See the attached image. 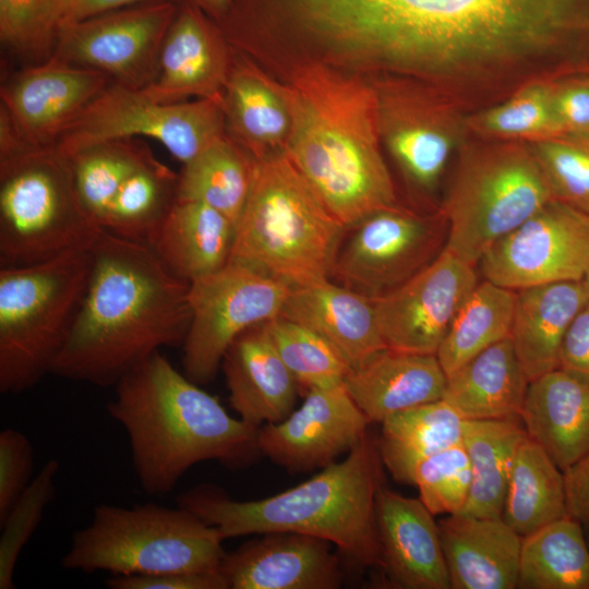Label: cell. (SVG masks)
<instances>
[{
  "mask_svg": "<svg viewBox=\"0 0 589 589\" xmlns=\"http://www.w3.org/2000/svg\"><path fill=\"white\" fill-rule=\"evenodd\" d=\"M478 266L484 279L514 291L582 280L589 268V216L552 199L495 242Z\"/></svg>",
  "mask_w": 589,
  "mask_h": 589,
  "instance_id": "obj_16",
  "label": "cell"
},
{
  "mask_svg": "<svg viewBox=\"0 0 589 589\" xmlns=\"http://www.w3.org/2000/svg\"><path fill=\"white\" fill-rule=\"evenodd\" d=\"M224 134V97L161 104L141 89L112 82L65 128L53 147L70 157L100 142L146 136L185 164Z\"/></svg>",
  "mask_w": 589,
  "mask_h": 589,
  "instance_id": "obj_11",
  "label": "cell"
},
{
  "mask_svg": "<svg viewBox=\"0 0 589 589\" xmlns=\"http://www.w3.org/2000/svg\"><path fill=\"white\" fill-rule=\"evenodd\" d=\"M291 289L230 262L191 281L192 315L182 344L184 374L199 385L211 382L232 341L250 327L279 316Z\"/></svg>",
  "mask_w": 589,
  "mask_h": 589,
  "instance_id": "obj_14",
  "label": "cell"
},
{
  "mask_svg": "<svg viewBox=\"0 0 589 589\" xmlns=\"http://www.w3.org/2000/svg\"><path fill=\"white\" fill-rule=\"evenodd\" d=\"M254 165L255 157L224 134L183 164L177 200L205 203L237 227L250 194Z\"/></svg>",
  "mask_w": 589,
  "mask_h": 589,
  "instance_id": "obj_34",
  "label": "cell"
},
{
  "mask_svg": "<svg viewBox=\"0 0 589 589\" xmlns=\"http://www.w3.org/2000/svg\"><path fill=\"white\" fill-rule=\"evenodd\" d=\"M236 230L209 205L176 200L148 247L171 274L191 283L229 263Z\"/></svg>",
  "mask_w": 589,
  "mask_h": 589,
  "instance_id": "obj_29",
  "label": "cell"
},
{
  "mask_svg": "<svg viewBox=\"0 0 589 589\" xmlns=\"http://www.w3.org/2000/svg\"><path fill=\"white\" fill-rule=\"evenodd\" d=\"M558 369L589 384V302L576 315L564 337Z\"/></svg>",
  "mask_w": 589,
  "mask_h": 589,
  "instance_id": "obj_49",
  "label": "cell"
},
{
  "mask_svg": "<svg viewBox=\"0 0 589 589\" xmlns=\"http://www.w3.org/2000/svg\"><path fill=\"white\" fill-rule=\"evenodd\" d=\"M552 98L564 133H589V73L553 77Z\"/></svg>",
  "mask_w": 589,
  "mask_h": 589,
  "instance_id": "obj_47",
  "label": "cell"
},
{
  "mask_svg": "<svg viewBox=\"0 0 589 589\" xmlns=\"http://www.w3.org/2000/svg\"><path fill=\"white\" fill-rule=\"evenodd\" d=\"M157 1H172L179 3L183 0H67L64 22L81 21L121 8Z\"/></svg>",
  "mask_w": 589,
  "mask_h": 589,
  "instance_id": "obj_51",
  "label": "cell"
},
{
  "mask_svg": "<svg viewBox=\"0 0 589 589\" xmlns=\"http://www.w3.org/2000/svg\"><path fill=\"white\" fill-rule=\"evenodd\" d=\"M563 472L566 514L580 524L589 544V455Z\"/></svg>",
  "mask_w": 589,
  "mask_h": 589,
  "instance_id": "obj_50",
  "label": "cell"
},
{
  "mask_svg": "<svg viewBox=\"0 0 589 589\" xmlns=\"http://www.w3.org/2000/svg\"><path fill=\"white\" fill-rule=\"evenodd\" d=\"M178 175L155 155L121 183L100 221L104 231L149 244L177 200Z\"/></svg>",
  "mask_w": 589,
  "mask_h": 589,
  "instance_id": "obj_37",
  "label": "cell"
},
{
  "mask_svg": "<svg viewBox=\"0 0 589 589\" xmlns=\"http://www.w3.org/2000/svg\"><path fill=\"white\" fill-rule=\"evenodd\" d=\"M471 481L470 461L462 443L422 460L412 478L419 498L434 516L461 513L468 502Z\"/></svg>",
  "mask_w": 589,
  "mask_h": 589,
  "instance_id": "obj_45",
  "label": "cell"
},
{
  "mask_svg": "<svg viewBox=\"0 0 589 589\" xmlns=\"http://www.w3.org/2000/svg\"><path fill=\"white\" fill-rule=\"evenodd\" d=\"M378 441L368 431L341 461L281 493L236 501L215 485L181 493L177 505L218 529L224 539L296 532L335 544L360 567H382L375 501L382 488Z\"/></svg>",
  "mask_w": 589,
  "mask_h": 589,
  "instance_id": "obj_5",
  "label": "cell"
},
{
  "mask_svg": "<svg viewBox=\"0 0 589 589\" xmlns=\"http://www.w3.org/2000/svg\"><path fill=\"white\" fill-rule=\"evenodd\" d=\"M224 537L190 510L147 503L97 505L91 522L72 534L62 567L111 575L218 569Z\"/></svg>",
  "mask_w": 589,
  "mask_h": 589,
  "instance_id": "obj_8",
  "label": "cell"
},
{
  "mask_svg": "<svg viewBox=\"0 0 589 589\" xmlns=\"http://www.w3.org/2000/svg\"><path fill=\"white\" fill-rule=\"evenodd\" d=\"M447 382L436 354L386 348L351 370L344 386L370 422L440 400Z\"/></svg>",
  "mask_w": 589,
  "mask_h": 589,
  "instance_id": "obj_26",
  "label": "cell"
},
{
  "mask_svg": "<svg viewBox=\"0 0 589 589\" xmlns=\"http://www.w3.org/2000/svg\"><path fill=\"white\" fill-rule=\"evenodd\" d=\"M565 515L564 472L527 435L512 462L502 518L525 537Z\"/></svg>",
  "mask_w": 589,
  "mask_h": 589,
  "instance_id": "obj_35",
  "label": "cell"
},
{
  "mask_svg": "<svg viewBox=\"0 0 589 589\" xmlns=\"http://www.w3.org/2000/svg\"><path fill=\"white\" fill-rule=\"evenodd\" d=\"M59 470L60 462L57 459L46 461L0 524V589L15 588L16 562L41 521L46 507L55 497Z\"/></svg>",
  "mask_w": 589,
  "mask_h": 589,
  "instance_id": "obj_44",
  "label": "cell"
},
{
  "mask_svg": "<svg viewBox=\"0 0 589 589\" xmlns=\"http://www.w3.org/2000/svg\"><path fill=\"white\" fill-rule=\"evenodd\" d=\"M397 62L453 83L543 58L589 24V0H350Z\"/></svg>",
  "mask_w": 589,
  "mask_h": 589,
  "instance_id": "obj_1",
  "label": "cell"
},
{
  "mask_svg": "<svg viewBox=\"0 0 589 589\" xmlns=\"http://www.w3.org/2000/svg\"><path fill=\"white\" fill-rule=\"evenodd\" d=\"M519 419L465 420L462 444L471 468V489L461 515L502 517L515 453L527 436Z\"/></svg>",
  "mask_w": 589,
  "mask_h": 589,
  "instance_id": "obj_33",
  "label": "cell"
},
{
  "mask_svg": "<svg viewBox=\"0 0 589 589\" xmlns=\"http://www.w3.org/2000/svg\"><path fill=\"white\" fill-rule=\"evenodd\" d=\"M67 0H0V40L20 58L44 62L51 58Z\"/></svg>",
  "mask_w": 589,
  "mask_h": 589,
  "instance_id": "obj_42",
  "label": "cell"
},
{
  "mask_svg": "<svg viewBox=\"0 0 589 589\" xmlns=\"http://www.w3.org/2000/svg\"><path fill=\"white\" fill-rule=\"evenodd\" d=\"M375 519L382 568L406 589H452L438 524L420 498L381 488Z\"/></svg>",
  "mask_w": 589,
  "mask_h": 589,
  "instance_id": "obj_22",
  "label": "cell"
},
{
  "mask_svg": "<svg viewBox=\"0 0 589 589\" xmlns=\"http://www.w3.org/2000/svg\"><path fill=\"white\" fill-rule=\"evenodd\" d=\"M529 383L508 337L448 375L442 399L465 420L520 419Z\"/></svg>",
  "mask_w": 589,
  "mask_h": 589,
  "instance_id": "obj_30",
  "label": "cell"
},
{
  "mask_svg": "<svg viewBox=\"0 0 589 589\" xmlns=\"http://www.w3.org/2000/svg\"><path fill=\"white\" fill-rule=\"evenodd\" d=\"M437 524L452 589L518 588L522 537L502 517L455 514Z\"/></svg>",
  "mask_w": 589,
  "mask_h": 589,
  "instance_id": "obj_24",
  "label": "cell"
},
{
  "mask_svg": "<svg viewBox=\"0 0 589 589\" xmlns=\"http://www.w3.org/2000/svg\"><path fill=\"white\" fill-rule=\"evenodd\" d=\"M515 291L479 281L450 324L436 357L448 376L490 346L509 337Z\"/></svg>",
  "mask_w": 589,
  "mask_h": 589,
  "instance_id": "obj_38",
  "label": "cell"
},
{
  "mask_svg": "<svg viewBox=\"0 0 589 589\" xmlns=\"http://www.w3.org/2000/svg\"><path fill=\"white\" fill-rule=\"evenodd\" d=\"M225 554L219 570L228 589H336L342 584L329 541L268 532Z\"/></svg>",
  "mask_w": 589,
  "mask_h": 589,
  "instance_id": "obj_21",
  "label": "cell"
},
{
  "mask_svg": "<svg viewBox=\"0 0 589 589\" xmlns=\"http://www.w3.org/2000/svg\"><path fill=\"white\" fill-rule=\"evenodd\" d=\"M200 8L207 16L219 23L228 11L230 0H185Z\"/></svg>",
  "mask_w": 589,
  "mask_h": 589,
  "instance_id": "obj_52",
  "label": "cell"
},
{
  "mask_svg": "<svg viewBox=\"0 0 589 589\" xmlns=\"http://www.w3.org/2000/svg\"><path fill=\"white\" fill-rule=\"evenodd\" d=\"M101 231L81 202L70 159L53 146L0 160V268L92 249Z\"/></svg>",
  "mask_w": 589,
  "mask_h": 589,
  "instance_id": "obj_10",
  "label": "cell"
},
{
  "mask_svg": "<svg viewBox=\"0 0 589 589\" xmlns=\"http://www.w3.org/2000/svg\"><path fill=\"white\" fill-rule=\"evenodd\" d=\"M34 450L28 437L8 428L0 432V524L32 481Z\"/></svg>",
  "mask_w": 589,
  "mask_h": 589,
  "instance_id": "obj_46",
  "label": "cell"
},
{
  "mask_svg": "<svg viewBox=\"0 0 589 589\" xmlns=\"http://www.w3.org/2000/svg\"><path fill=\"white\" fill-rule=\"evenodd\" d=\"M443 206L448 251L477 266L486 251L553 199L527 142L466 141Z\"/></svg>",
  "mask_w": 589,
  "mask_h": 589,
  "instance_id": "obj_9",
  "label": "cell"
},
{
  "mask_svg": "<svg viewBox=\"0 0 589 589\" xmlns=\"http://www.w3.org/2000/svg\"><path fill=\"white\" fill-rule=\"evenodd\" d=\"M553 199L589 216V133L527 142Z\"/></svg>",
  "mask_w": 589,
  "mask_h": 589,
  "instance_id": "obj_43",
  "label": "cell"
},
{
  "mask_svg": "<svg viewBox=\"0 0 589 589\" xmlns=\"http://www.w3.org/2000/svg\"><path fill=\"white\" fill-rule=\"evenodd\" d=\"M520 419L561 470L589 455V384L565 371L529 383Z\"/></svg>",
  "mask_w": 589,
  "mask_h": 589,
  "instance_id": "obj_28",
  "label": "cell"
},
{
  "mask_svg": "<svg viewBox=\"0 0 589 589\" xmlns=\"http://www.w3.org/2000/svg\"><path fill=\"white\" fill-rule=\"evenodd\" d=\"M179 3H140L64 22L51 57L143 89L157 73L161 46Z\"/></svg>",
  "mask_w": 589,
  "mask_h": 589,
  "instance_id": "obj_15",
  "label": "cell"
},
{
  "mask_svg": "<svg viewBox=\"0 0 589 589\" xmlns=\"http://www.w3.org/2000/svg\"><path fill=\"white\" fill-rule=\"evenodd\" d=\"M92 249L0 268V392L17 395L51 373L80 309Z\"/></svg>",
  "mask_w": 589,
  "mask_h": 589,
  "instance_id": "obj_7",
  "label": "cell"
},
{
  "mask_svg": "<svg viewBox=\"0 0 589 589\" xmlns=\"http://www.w3.org/2000/svg\"><path fill=\"white\" fill-rule=\"evenodd\" d=\"M110 589H228L219 568L202 572H164L137 575H111Z\"/></svg>",
  "mask_w": 589,
  "mask_h": 589,
  "instance_id": "obj_48",
  "label": "cell"
},
{
  "mask_svg": "<svg viewBox=\"0 0 589 589\" xmlns=\"http://www.w3.org/2000/svg\"><path fill=\"white\" fill-rule=\"evenodd\" d=\"M113 81L56 58L14 72L0 89L17 133L31 147L53 146L65 128Z\"/></svg>",
  "mask_w": 589,
  "mask_h": 589,
  "instance_id": "obj_19",
  "label": "cell"
},
{
  "mask_svg": "<svg viewBox=\"0 0 589 589\" xmlns=\"http://www.w3.org/2000/svg\"><path fill=\"white\" fill-rule=\"evenodd\" d=\"M218 24L183 0L165 36L157 73L142 93L161 104L223 98L232 58Z\"/></svg>",
  "mask_w": 589,
  "mask_h": 589,
  "instance_id": "obj_20",
  "label": "cell"
},
{
  "mask_svg": "<svg viewBox=\"0 0 589 589\" xmlns=\"http://www.w3.org/2000/svg\"><path fill=\"white\" fill-rule=\"evenodd\" d=\"M280 316L322 336L340 353L350 371L387 348L373 300L332 279L292 288Z\"/></svg>",
  "mask_w": 589,
  "mask_h": 589,
  "instance_id": "obj_23",
  "label": "cell"
},
{
  "mask_svg": "<svg viewBox=\"0 0 589 589\" xmlns=\"http://www.w3.org/2000/svg\"><path fill=\"white\" fill-rule=\"evenodd\" d=\"M518 588L589 589V544L567 514L522 537Z\"/></svg>",
  "mask_w": 589,
  "mask_h": 589,
  "instance_id": "obj_36",
  "label": "cell"
},
{
  "mask_svg": "<svg viewBox=\"0 0 589 589\" xmlns=\"http://www.w3.org/2000/svg\"><path fill=\"white\" fill-rule=\"evenodd\" d=\"M373 86L381 141L411 187L434 191L467 141V117L448 95L411 76L392 74Z\"/></svg>",
  "mask_w": 589,
  "mask_h": 589,
  "instance_id": "obj_13",
  "label": "cell"
},
{
  "mask_svg": "<svg viewBox=\"0 0 589 589\" xmlns=\"http://www.w3.org/2000/svg\"><path fill=\"white\" fill-rule=\"evenodd\" d=\"M224 370L229 401L240 419L260 428L284 420L299 387L275 349L264 323L241 333L227 349Z\"/></svg>",
  "mask_w": 589,
  "mask_h": 589,
  "instance_id": "obj_25",
  "label": "cell"
},
{
  "mask_svg": "<svg viewBox=\"0 0 589 589\" xmlns=\"http://www.w3.org/2000/svg\"><path fill=\"white\" fill-rule=\"evenodd\" d=\"M346 229L286 151L269 154L255 158L229 262L303 287L329 279Z\"/></svg>",
  "mask_w": 589,
  "mask_h": 589,
  "instance_id": "obj_6",
  "label": "cell"
},
{
  "mask_svg": "<svg viewBox=\"0 0 589 589\" xmlns=\"http://www.w3.org/2000/svg\"><path fill=\"white\" fill-rule=\"evenodd\" d=\"M582 284L585 286V289L589 299V268L587 269L586 275L582 278Z\"/></svg>",
  "mask_w": 589,
  "mask_h": 589,
  "instance_id": "obj_53",
  "label": "cell"
},
{
  "mask_svg": "<svg viewBox=\"0 0 589 589\" xmlns=\"http://www.w3.org/2000/svg\"><path fill=\"white\" fill-rule=\"evenodd\" d=\"M588 302L582 280L515 291L509 339L529 382L558 369L564 337Z\"/></svg>",
  "mask_w": 589,
  "mask_h": 589,
  "instance_id": "obj_27",
  "label": "cell"
},
{
  "mask_svg": "<svg viewBox=\"0 0 589 589\" xmlns=\"http://www.w3.org/2000/svg\"><path fill=\"white\" fill-rule=\"evenodd\" d=\"M76 317L51 373L108 387L161 347L183 344L190 283L144 243L101 231Z\"/></svg>",
  "mask_w": 589,
  "mask_h": 589,
  "instance_id": "obj_2",
  "label": "cell"
},
{
  "mask_svg": "<svg viewBox=\"0 0 589 589\" xmlns=\"http://www.w3.org/2000/svg\"><path fill=\"white\" fill-rule=\"evenodd\" d=\"M447 232L441 209L421 214L395 205L374 212L346 229L329 279L376 299L432 263Z\"/></svg>",
  "mask_w": 589,
  "mask_h": 589,
  "instance_id": "obj_12",
  "label": "cell"
},
{
  "mask_svg": "<svg viewBox=\"0 0 589 589\" xmlns=\"http://www.w3.org/2000/svg\"><path fill=\"white\" fill-rule=\"evenodd\" d=\"M227 127L233 140L255 158L266 148L286 149L291 117L278 85L268 82L253 65L232 60L224 91Z\"/></svg>",
  "mask_w": 589,
  "mask_h": 589,
  "instance_id": "obj_31",
  "label": "cell"
},
{
  "mask_svg": "<svg viewBox=\"0 0 589 589\" xmlns=\"http://www.w3.org/2000/svg\"><path fill=\"white\" fill-rule=\"evenodd\" d=\"M552 79L524 84L505 101L467 117L469 133L483 140L522 142L563 134L553 106Z\"/></svg>",
  "mask_w": 589,
  "mask_h": 589,
  "instance_id": "obj_39",
  "label": "cell"
},
{
  "mask_svg": "<svg viewBox=\"0 0 589 589\" xmlns=\"http://www.w3.org/2000/svg\"><path fill=\"white\" fill-rule=\"evenodd\" d=\"M477 268L444 249L409 280L373 299L387 348L436 354L458 310L479 283Z\"/></svg>",
  "mask_w": 589,
  "mask_h": 589,
  "instance_id": "obj_17",
  "label": "cell"
},
{
  "mask_svg": "<svg viewBox=\"0 0 589 589\" xmlns=\"http://www.w3.org/2000/svg\"><path fill=\"white\" fill-rule=\"evenodd\" d=\"M107 412L127 432L134 472L147 494L170 492L194 465L242 466L259 453L255 428L157 351L115 384Z\"/></svg>",
  "mask_w": 589,
  "mask_h": 589,
  "instance_id": "obj_4",
  "label": "cell"
},
{
  "mask_svg": "<svg viewBox=\"0 0 589 589\" xmlns=\"http://www.w3.org/2000/svg\"><path fill=\"white\" fill-rule=\"evenodd\" d=\"M152 156L144 142L123 137L91 145L68 157L81 202L99 227L121 183Z\"/></svg>",
  "mask_w": 589,
  "mask_h": 589,
  "instance_id": "obj_40",
  "label": "cell"
},
{
  "mask_svg": "<svg viewBox=\"0 0 589 589\" xmlns=\"http://www.w3.org/2000/svg\"><path fill=\"white\" fill-rule=\"evenodd\" d=\"M278 88L291 117L285 151L335 218L348 228L397 205L374 86L312 63Z\"/></svg>",
  "mask_w": 589,
  "mask_h": 589,
  "instance_id": "obj_3",
  "label": "cell"
},
{
  "mask_svg": "<svg viewBox=\"0 0 589 589\" xmlns=\"http://www.w3.org/2000/svg\"><path fill=\"white\" fill-rule=\"evenodd\" d=\"M284 420L259 428V453L291 471L324 468L349 453L370 423L344 383L314 388Z\"/></svg>",
  "mask_w": 589,
  "mask_h": 589,
  "instance_id": "obj_18",
  "label": "cell"
},
{
  "mask_svg": "<svg viewBox=\"0 0 589 589\" xmlns=\"http://www.w3.org/2000/svg\"><path fill=\"white\" fill-rule=\"evenodd\" d=\"M465 419L445 400L419 405L386 418L378 449L383 466L396 481L412 484L425 458L462 443Z\"/></svg>",
  "mask_w": 589,
  "mask_h": 589,
  "instance_id": "obj_32",
  "label": "cell"
},
{
  "mask_svg": "<svg viewBox=\"0 0 589 589\" xmlns=\"http://www.w3.org/2000/svg\"><path fill=\"white\" fill-rule=\"evenodd\" d=\"M264 327L299 390L305 394L344 383L350 368L322 336L280 315L265 322Z\"/></svg>",
  "mask_w": 589,
  "mask_h": 589,
  "instance_id": "obj_41",
  "label": "cell"
}]
</instances>
